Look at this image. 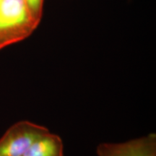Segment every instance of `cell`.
<instances>
[{
  "mask_svg": "<svg viewBox=\"0 0 156 156\" xmlns=\"http://www.w3.org/2000/svg\"><path fill=\"white\" fill-rule=\"evenodd\" d=\"M41 20L25 0H2L0 3V49L30 36Z\"/></svg>",
  "mask_w": 156,
  "mask_h": 156,
  "instance_id": "1",
  "label": "cell"
},
{
  "mask_svg": "<svg viewBox=\"0 0 156 156\" xmlns=\"http://www.w3.org/2000/svg\"><path fill=\"white\" fill-rule=\"evenodd\" d=\"M48 130L28 121L15 123L0 139V156H23L36 138Z\"/></svg>",
  "mask_w": 156,
  "mask_h": 156,
  "instance_id": "2",
  "label": "cell"
},
{
  "mask_svg": "<svg viewBox=\"0 0 156 156\" xmlns=\"http://www.w3.org/2000/svg\"><path fill=\"white\" fill-rule=\"evenodd\" d=\"M98 156H156V134H149L122 143H101Z\"/></svg>",
  "mask_w": 156,
  "mask_h": 156,
  "instance_id": "3",
  "label": "cell"
},
{
  "mask_svg": "<svg viewBox=\"0 0 156 156\" xmlns=\"http://www.w3.org/2000/svg\"><path fill=\"white\" fill-rule=\"evenodd\" d=\"M23 156H64L63 142L48 130L36 138Z\"/></svg>",
  "mask_w": 156,
  "mask_h": 156,
  "instance_id": "4",
  "label": "cell"
},
{
  "mask_svg": "<svg viewBox=\"0 0 156 156\" xmlns=\"http://www.w3.org/2000/svg\"><path fill=\"white\" fill-rule=\"evenodd\" d=\"M31 10L38 18L41 19L43 16L44 0H25Z\"/></svg>",
  "mask_w": 156,
  "mask_h": 156,
  "instance_id": "5",
  "label": "cell"
},
{
  "mask_svg": "<svg viewBox=\"0 0 156 156\" xmlns=\"http://www.w3.org/2000/svg\"><path fill=\"white\" fill-rule=\"evenodd\" d=\"M2 0H0V3H1V2H2Z\"/></svg>",
  "mask_w": 156,
  "mask_h": 156,
  "instance_id": "6",
  "label": "cell"
}]
</instances>
